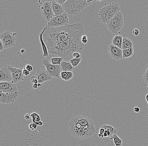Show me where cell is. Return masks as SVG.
I'll return each mask as SVG.
<instances>
[{
	"instance_id": "1",
	"label": "cell",
	"mask_w": 148,
	"mask_h": 146,
	"mask_svg": "<svg viewBox=\"0 0 148 146\" xmlns=\"http://www.w3.org/2000/svg\"><path fill=\"white\" fill-rule=\"evenodd\" d=\"M84 34V25L79 23L60 27H48L43 34V40L47 47L82 37Z\"/></svg>"
},
{
	"instance_id": "2",
	"label": "cell",
	"mask_w": 148,
	"mask_h": 146,
	"mask_svg": "<svg viewBox=\"0 0 148 146\" xmlns=\"http://www.w3.org/2000/svg\"><path fill=\"white\" fill-rule=\"evenodd\" d=\"M81 37L71 39L65 42L48 46V51L51 54L58 55L64 61L69 62L73 59L74 53L78 52L81 54L83 53L85 44L82 43Z\"/></svg>"
},
{
	"instance_id": "3",
	"label": "cell",
	"mask_w": 148,
	"mask_h": 146,
	"mask_svg": "<svg viewBox=\"0 0 148 146\" xmlns=\"http://www.w3.org/2000/svg\"><path fill=\"white\" fill-rule=\"evenodd\" d=\"M93 1L87 0H67L62 6L67 14L77 16Z\"/></svg>"
},
{
	"instance_id": "4",
	"label": "cell",
	"mask_w": 148,
	"mask_h": 146,
	"mask_svg": "<svg viewBox=\"0 0 148 146\" xmlns=\"http://www.w3.org/2000/svg\"><path fill=\"white\" fill-rule=\"evenodd\" d=\"M106 25L111 33H117L120 32L124 25L123 17L121 12H119L113 17Z\"/></svg>"
},
{
	"instance_id": "5",
	"label": "cell",
	"mask_w": 148,
	"mask_h": 146,
	"mask_svg": "<svg viewBox=\"0 0 148 146\" xmlns=\"http://www.w3.org/2000/svg\"><path fill=\"white\" fill-rule=\"evenodd\" d=\"M96 130L93 122L78 129L73 135L78 139H82L92 136L95 133Z\"/></svg>"
},
{
	"instance_id": "6",
	"label": "cell",
	"mask_w": 148,
	"mask_h": 146,
	"mask_svg": "<svg viewBox=\"0 0 148 146\" xmlns=\"http://www.w3.org/2000/svg\"><path fill=\"white\" fill-rule=\"evenodd\" d=\"M16 33H13L9 30H5L0 35V40H1L4 49L12 48L16 45Z\"/></svg>"
},
{
	"instance_id": "7",
	"label": "cell",
	"mask_w": 148,
	"mask_h": 146,
	"mask_svg": "<svg viewBox=\"0 0 148 146\" xmlns=\"http://www.w3.org/2000/svg\"><path fill=\"white\" fill-rule=\"evenodd\" d=\"M69 16L66 13L58 16H54L48 23V27H60L68 25L69 23Z\"/></svg>"
},
{
	"instance_id": "8",
	"label": "cell",
	"mask_w": 148,
	"mask_h": 146,
	"mask_svg": "<svg viewBox=\"0 0 148 146\" xmlns=\"http://www.w3.org/2000/svg\"><path fill=\"white\" fill-rule=\"evenodd\" d=\"M42 63L45 66L46 71L53 78H60L62 72L61 65H53L47 59L43 60Z\"/></svg>"
},
{
	"instance_id": "9",
	"label": "cell",
	"mask_w": 148,
	"mask_h": 146,
	"mask_svg": "<svg viewBox=\"0 0 148 146\" xmlns=\"http://www.w3.org/2000/svg\"><path fill=\"white\" fill-rule=\"evenodd\" d=\"M41 13L42 18L48 23L55 16L52 8L51 2L46 1L43 3L41 7Z\"/></svg>"
},
{
	"instance_id": "10",
	"label": "cell",
	"mask_w": 148,
	"mask_h": 146,
	"mask_svg": "<svg viewBox=\"0 0 148 146\" xmlns=\"http://www.w3.org/2000/svg\"><path fill=\"white\" fill-rule=\"evenodd\" d=\"M19 93L16 92L13 94L3 93L0 90V103L3 104H9L14 102L18 98Z\"/></svg>"
},
{
	"instance_id": "11",
	"label": "cell",
	"mask_w": 148,
	"mask_h": 146,
	"mask_svg": "<svg viewBox=\"0 0 148 146\" xmlns=\"http://www.w3.org/2000/svg\"><path fill=\"white\" fill-rule=\"evenodd\" d=\"M108 52L110 56L116 60H120L123 58V50L113 44H111L108 47Z\"/></svg>"
},
{
	"instance_id": "12",
	"label": "cell",
	"mask_w": 148,
	"mask_h": 146,
	"mask_svg": "<svg viewBox=\"0 0 148 146\" xmlns=\"http://www.w3.org/2000/svg\"><path fill=\"white\" fill-rule=\"evenodd\" d=\"M13 80L12 72L9 66L1 67L0 69V81L1 82H12Z\"/></svg>"
},
{
	"instance_id": "13",
	"label": "cell",
	"mask_w": 148,
	"mask_h": 146,
	"mask_svg": "<svg viewBox=\"0 0 148 146\" xmlns=\"http://www.w3.org/2000/svg\"><path fill=\"white\" fill-rule=\"evenodd\" d=\"M0 90L3 93L8 94L18 92L16 85L12 82H0Z\"/></svg>"
},
{
	"instance_id": "14",
	"label": "cell",
	"mask_w": 148,
	"mask_h": 146,
	"mask_svg": "<svg viewBox=\"0 0 148 146\" xmlns=\"http://www.w3.org/2000/svg\"><path fill=\"white\" fill-rule=\"evenodd\" d=\"M35 76L38 78V83L40 84L53 79V77L51 76L46 69H37Z\"/></svg>"
},
{
	"instance_id": "15",
	"label": "cell",
	"mask_w": 148,
	"mask_h": 146,
	"mask_svg": "<svg viewBox=\"0 0 148 146\" xmlns=\"http://www.w3.org/2000/svg\"><path fill=\"white\" fill-rule=\"evenodd\" d=\"M9 68L12 72V75L13 78L12 83L16 84V83L22 82L24 80L23 70L22 69L13 67L12 66H9Z\"/></svg>"
},
{
	"instance_id": "16",
	"label": "cell",
	"mask_w": 148,
	"mask_h": 146,
	"mask_svg": "<svg viewBox=\"0 0 148 146\" xmlns=\"http://www.w3.org/2000/svg\"><path fill=\"white\" fill-rule=\"evenodd\" d=\"M107 14L110 15L112 18L120 12V5L117 3H110L102 8Z\"/></svg>"
},
{
	"instance_id": "17",
	"label": "cell",
	"mask_w": 148,
	"mask_h": 146,
	"mask_svg": "<svg viewBox=\"0 0 148 146\" xmlns=\"http://www.w3.org/2000/svg\"><path fill=\"white\" fill-rule=\"evenodd\" d=\"M47 28H48V26H47V25L45 28L43 29V30H42V33H40L39 35L40 41V43H41L42 48V51H43V55H42V57H49V51H48V48H47V46H46L45 42H44V40H43V35L44 32H45V30H46V29Z\"/></svg>"
},
{
	"instance_id": "18",
	"label": "cell",
	"mask_w": 148,
	"mask_h": 146,
	"mask_svg": "<svg viewBox=\"0 0 148 146\" xmlns=\"http://www.w3.org/2000/svg\"><path fill=\"white\" fill-rule=\"evenodd\" d=\"M52 8L55 16H58L65 12L62 5L56 2L55 1L51 2Z\"/></svg>"
},
{
	"instance_id": "19",
	"label": "cell",
	"mask_w": 148,
	"mask_h": 146,
	"mask_svg": "<svg viewBox=\"0 0 148 146\" xmlns=\"http://www.w3.org/2000/svg\"><path fill=\"white\" fill-rule=\"evenodd\" d=\"M99 19L103 24H106L108 21H110L112 17L106 13L103 8L100 10L99 13Z\"/></svg>"
},
{
	"instance_id": "20",
	"label": "cell",
	"mask_w": 148,
	"mask_h": 146,
	"mask_svg": "<svg viewBox=\"0 0 148 146\" xmlns=\"http://www.w3.org/2000/svg\"><path fill=\"white\" fill-rule=\"evenodd\" d=\"M62 71L64 72H72L74 71L75 67L72 65L70 62L62 61L61 64Z\"/></svg>"
},
{
	"instance_id": "21",
	"label": "cell",
	"mask_w": 148,
	"mask_h": 146,
	"mask_svg": "<svg viewBox=\"0 0 148 146\" xmlns=\"http://www.w3.org/2000/svg\"><path fill=\"white\" fill-rule=\"evenodd\" d=\"M123 38L122 36L116 35L112 40V44L122 49Z\"/></svg>"
},
{
	"instance_id": "22",
	"label": "cell",
	"mask_w": 148,
	"mask_h": 146,
	"mask_svg": "<svg viewBox=\"0 0 148 146\" xmlns=\"http://www.w3.org/2000/svg\"><path fill=\"white\" fill-rule=\"evenodd\" d=\"M133 47H134V44L131 40L127 38H123L122 50L130 49V48H133Z\"/></svg>"
},
{
	"instance_id": "23",
	"label": "cell",
	"mask_w": 148,
	"mask_h": 146,
	"mask_svg": "<svg viewBox=\"0 0 148 146\" xmlns=\"http://www.w3.org/2000/svg\"><path fill=\"white\" fill-rule=\"evenodd\" d=\"M74 74L72 72H64L62 71L60 76L61 78L64 81H67L71 80L73 77Z\"/></svg>"
},
{
	"instance_id": "24",
	"label": "cell",
	"mask_w": 148,
	"mask_h": 146,
	"mask_svg": "<svg viewBox=\"0 0 148 146\" xmlns=\"http://www.w3.org/2000/svg\"><path fill=\"white\" fill-rule=\"evenodd\" d=\"M122 50H123V57L124 59L129 58L134 55V49L133 48Z\"/></svg>"
},
{
	"instance_id": "25",
	"label": "cell",
	"mask_w": 148,
	"mask_h": 146,
	"mask_svg": "<svg viewBox=\"0 0 148 146\" xmlns=\"http://www.w3.org/2000/svg\"><path fill=\"white\" fill-rule=\"evenodd\" d=\"M101 127L104 128L105 131H107L110 132L111 136H112L114 134H117V131L116 129L110 125H103L101 126Z\"/></svg>"
},
{
	"instance_id": "26",
	"label": "cell",
	"mask_w": 148,
	"mask_h": 146,
	"mask_svg": "<svg viewBox=\"0 0 148 146\" xmlns=\"http://www.w3.org/2000/svg\"><path fill=\"white\" fill-rule=\"evenodd\" d=\"M110 139L113 140L115 146H122L123 145V141H122V139L116 134H114L112 136H111Z\"/></svg>"
},
{
	"instance_id": "27",
	"label": "cell",
	"mask_w": 148,
	"mask_h": 146,
	"mask_svg": "<svg viewBox=\"0 0 148 146\" xmlns=\"http://www.w3.org/2000/svg\"><path fill=\"white\" fill-rule=\"evenodd\" d=\"M143 79L146 84H148V64L145 66L142 71Z\"/></svg>"
},
{
	"instance_id": "28",
	"label": "cell",
	"mask_w": 148,
	"mask_h": 146,
	"mask_svg": "<svg viewBox=\"0 0 148 146\" xmlns=\"http://www.w3.org/2000/svg\"><path fill=\"white\" fill-rule=\"evenodd\" d=\"M51 60L52 64H53V65H61V62H62V61H63V60L61 57H60V58L52 57V58H51Z\"/></svg>"
},
{
	"instance_id": "29",
	"label": "cell",
	"mask_w": 148,
	"mask_h": 146,
	"mask_svg": "<svg viewBox=\"0 0 148 146\" xmlns=\"http://www.w3.org/2000/svg\"><path fill=\"white\" fill-rule=\"evenodd\" d=\"M30 117L32 118V122L36 124L40 121V117L38 114L36 112H33L31 114H30Z\"/></svg>"
},
{
	"instance_id": "30",
	"label": "cell",
	"mask_w": 148,
	"mask_h": 146,
	"mask_svg": "<svg viewBox=\"0 0 148 146\" xmlns=\"http://www.w3.org/2000/svg\"><path fill=\"white\" fill-rule=\"evenodd\" d=\"M82 60V58H80L79 59H75V58H73L70 61V62L71 63V64H72L74 67H75L76 66H78L79 64L80 63Z\"/></svg>"
},
{
	"instance_id": "31",
	"label": "cell",
	"mask_w": 148,
	"mask_h": 146,
	"mask_svg": "<svg viewBox=\"0 0 148 146\" xmlns=\"http://www.w3.org/2000/svg\"><path fill=\"white\" fill-rule=\"evenodd\" d=\"M37 125L35 123H30L29 125V129L32 131H35L37 128Z\"/></svg>"
},
{
	"instance_id": "32",
	"label": "cell",
	"mask_w": 148,
	"mask_h": 146,
	"mask_svg": "<svg viewBox=\"0 0 148 146\" xmlns=\"http://www.w3.org/2000/svg\"><path fill=\"white\" fill-rule=\"evenodd\" d=\"M31 83L33 84H38V78L36 76H32L31 77Z\"/></svg>"
},
{
	"instance_id": "33",
	"label": "cell",
	"mask_w": 148,
	"mask_h": 146,
	"mask_svg": "<svg viewBox=\"0 0 148 146\" xmlns=\"http://www.w3.org/2000/svg\"><path fill=\"white\" fill-rule=\"evenodd\" d=\"M81 41L83 44H85L87 43L88 37L86 35H84L81 37Z\"/></svg>"
},
{
	"instance_id": "34",
	"label": "cell",
	"mask_w": 148,
	"mask_h": 146,
	"mask_svg": "<svg viewBox=\"0 0 148 146\" xmlns=\"http://www.w3.org/2000/svg\"><path fill=\"white\" fill-rule=\"evenodd\" d=\"M81 56H82V54L78 52L74 53L73 54V57L74 58H75V59H79L81 58Z\"/></svg>"
},
{
	"instance_id": "35",
	"label": "cell",
	"mask_w": 148,
	"mask_h": 146,
	"mask_svg": "<svg viewBox=\"0 0 148 146\" xmlns=\"http://www.w3.org/2000/svg\"><path fill=\"white\" fill-rule=\"evenodd\" d=\"M23 75L25 76H27L29 75L30 73V72L28 71L25 67L23 68Z\"/></svg>"
},
{
	"instance_id": "36",
	"label": "cell",
	"mask_w": 148,
	"mask_h": 146,
	"mask_svg": "<svg viewBox=\"0 0 148 146\" xmlns=\"http://www.w3.org/2000/svg\"><path fill=\"white\" fill-rule=\"evenodd\" d=\"M24 67H25L26 70H27L28 71H29V72H31L33 71V67H32V66H31V65H29V64H27V65H26Z\"/></svg>"
},
{
	"instance_id": "37",
	"label": "cell",
	"mask_w": 148,
	"mask_h": 146,
	"mask_svg": "<svg viewBox=\"0 0 148 146\" xmlns=\"http://www.w3.org/2000/svg\"><path fill=\"white\" fill-rule=\"evenodd\" d=\"M56 2L60 5H62L67 1V0H55Z\"/></svg>"
},
{
	"instance_id": "38",
	"label": "cell",
	"mask_w": 148,
	"mask_h": 146,
	"mask_svg": "<svg viewBox=\"0 0 148 146\" xmlns=\"http://www.w3.org/2000/svg\"><path fill=\"white\" fill-rule=\"evenodd\" d=\"M139 30L137 29H135L133 31V34H134V36H138L139 34Z\"/></svg>"
},
{
	"instance_id": "39",
	"label": "cell",
	"mask_w": 148,
	"mask_h": 146,
	"mask_svg": "<svg viewBox=\"0 0 148 146\" xmlns=\"http://www.w3.org/2000/svg\"><path fill=\"white\" fill-rule=\"evenodd\" d=\"M105 130L103 128H102V127H101L100 129L99 130V134L101 135L102 136V137L103 138V135L104 134V133H105Z\"/></svg>"
},
{
	"instance_id": "40",
	"label": "cell",
	"mask_w": 148,
	"mask_h": 146,
	"mask_svg": "<svg viewBox=\"0 0 148 146\" xmlns=\"http://www.w3.org/2000/svg\"><path fill=\"white\" fill-rule=\"evenodd\" d=\"M4 47L3 44L1 40H0V51H3L4 49Z\"/></svg>"
},
{
	"instance_id": "41",
	"label": "cell",
	"mask_w": 148,
	"mask_h": 146,
	"mask_svg": "<svg viewBox=\"0 0 148 146\" xmlns=\"http://www.w3.org/2000/svg\"><path fill=\"white\" fill-rule=\"evenodd\" d=\"M134 111L135 112H136V113H139L140 112V109L138 107H135V108H134Z\"/></svg>"
},
{
	"instance_id": "42",
	"label": "cell",
	"mask_w": 148,
	"mask_h": 146,
	"mask_svg": "<svg viewBox=\"0 0 148 146\" xmlns=\"http://www.w3.org/2000/svg\"><path fill=\"white\" fill-rule=\"evenodd\" d=\"M30 118H31V117H30V115H29V114H26L25 115V120H29L30 119Z\"/></svg>"
},
{
	"instance_id": "43",
	"label": "cell",
	"mask_w": 148,
	"mask_h": 146,
	"mask_svg": "<svg viewBox=\"0 0 148 146\" xmlns=\"http://www.w3.org/2000/svg\"><path fill=\"white\" fill-rule=\"evenodd\" d=\"M42 86L41 84L38 83V89H40L42 88Z\"/></svg>"
},
{
	"instance_id": "44",
	"label": "cell",
	"mask_w": 148,
	"mask_h": 146,
	"mask_svg": "<svg viewBox=\"0 0 148 146\" xmlns=\"http://www.w3.org/2000/svg\"><path fill=\"white\" fill-rule=\"evenodd\" d=\"M32 87L34 89H36L38 88V84H33Z\"/></svg>"
},
{
	"instance_id": "45",
	"label": "cell",
	"mask_w": 148,
	"mask_h": 146,
	"mask_svg": "<svg viewBox=\"0 0 148 146\" xmlns=\"http://www.w3.org/2000/svg\"><path fill=\"white\" fill-rule=\"evenodd\" d=\"M37 125H39V126H42L43 125V123L41 121L39 122L37 124Z\"/></svg>"
},
{
	"instance_id": "46",
	"label": "cell",
	"mask_w": 148,
	"mask_h": 146,
	"mask_svg": "<svg viewBox=\"0 0 148 146\" xmlns=\"http://www.w3.org/2000/svg\"><path fill=\"white\" fill-rule=\"evenodd\" d=\"M26 52V51L24 49H22L21 50V53L22 54H25Z\"/></svg>"
},
{
	"instance_id": "47",
	"label": "cell",
	"mask_w": 148,
	"mask_h": 146,
	"mask_svg": "<svg viewBox=\"0 0 148 146\" xmlns=\"http://www.w3.org/2000/svg\"><path fill=\"white\" fill-rule=\"evenodd\" d=\"M0 146H9V145H5V144L1 142V143H0Z\"/></svg>"
},
{
	"instance_id": "48",
	"label": "cell",
	"mask_w": 148,
	"mask_h": 146,
	"mask_svg": "<svg viewBox=\"0 0 148 146\" xmlns=\"http://www.w3.org/2000/svg\"><path fill=\"white\" fill-rule=\"evenodd\" d=\"M146 99L147 100V102L148 104V94L146 95Z\"/></svg>"
},
{
	"instance_id": "49",
	"label": "cell",
	"mask_w": 148,
	"mask_h": 146,
	"mask_svg": "<svg viewBox=\"0 0 148 146\" xmlns=\"http://www.w3.org/2000/svg\"><path fill=\"white\" fill-rule=\"evenodd\" d=\"M147 88H148V87H147Z\"/></svg>"
}]
</instances>
